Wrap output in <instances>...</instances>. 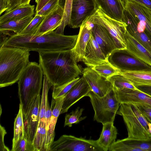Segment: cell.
I'll use <instances>...</instances> for the list:
<instances>
[{
  "label": "cell",
  "instance_id": "603a6c76",
  "mask_svg": "<svg viewBox=\"0 0 151 151\" xmlns=\"http://www.w3.org/2000/svg\"><path fill=\"white\" fill-rule=\"evenodd\" d=\"M126 49L137 57L151 66V52L136 40L127 30Z\"/></svg>",
  "mask_w": 151,
  "mask_h": 151
},
{
  "label": "cell",
  "instance_id": "d6a6232c",
  "mask_svg": "<svg viewBox=\"0 0 151 151\" xmlns=\"http://www.w3.org/2000/svg\"><path fill=\"white\" fill-rule=\"evenodd\" d=\"M84 109H80L77 107L74 111L69 114H67L65 116V121L64 126H68L69 127L72 126L73 124H77L79 122L85 119L86 116L81 117Z\"/></svg>",
  "mask_w": 151,
  "mask_h": 151
},
{
  "label": "cell",
  "instance_id": "f546056e",
  "mask_svg": "<svg viewBox=\"0 0 151 151\" xmlns=\"http://www.w3.org/2000/svg\"><path fill=\"white\" fill-rule=\"evenodd\" d=\"M90 67L106 79L120 72L119 70L111 65L109 62Z\"/></svg>",
  "mask_w": 151,
  "mask_h": 151
},
{
  "label": "cell",
  "instance_id": "4fadbf2b",
  "mask_svg": "<svg viewBox=\"0 0 151 151\" xmlns=\"http://www.w3.org/2000/svg\"><path fill=\"white\" fill-rule=\"evenodd\" d=\"M122 2L124 9L144 28L151 39V11L145 6L129 0Z\"/></svg>",
  "mask_w": 151,
  "mask_h": 151
},
{
  "label": "cell",
  "instance_id": "7a4b0ae2",
  "mask_svg": "<svg viewBox=\"0 0 151 151\" xmlns=\"http://www.w3.org/2000/svg\"><path fill=\"white\" fill-rule=\"evenodd\" d=\"M78 35H65L54 31L43 35L14 34L10 36L0 47H11L40 52L72 50Z\"/></svg>",
  "mask_w": 151,
  "mask_h": 151
},
{
  "label": "cell",
  "instance_id": "c3c4849f",
  "mask_svg": "<svg viewBox=\"0 0 151 151\" xmlns=\"http://www.w3.org/2000/svg\"><path fill=\"white\" fill-rule=\"evenodd\" d=\"M4 0L5 1L7 2L8 3L9 0Z\"/></svg>",
  "mask_w": 151,
  "mask_h": 151
},
{
  "label": "cell",
  "instance_id": "7bdbcfd3",
  "mask_svg": "<svg viewBox=\"0 0 151 151\" xmlns=\"http://www.w3.org/2000/svg\"><path fill=\"white\" fill-rule=\"evenodd\" d=\"M136 87L140 91L151 96V86H140Z\"/></svg>",
  "mask_w": 151,
  "mask_h": 151
},
{
  "label": "cell",
  "instance_id": "ba28073f",
  "mask_svg": "<svg viewBox=\"0 0 151 151\" xmlns=\"http://www.w3.org/2000/svg\"><path fill=\"white\" fill-rule=\"evenodd\" d=\"M108 62L121 72L151 71V66L138 58L126 48L116 49L108 58Z\"/></svg>",
  "mask_w": 151,
  "mask_h": 151
},
{
  "label": "cell",
  "instance_id": "ffe728a7",
  "mask_svg": "<svg viewBox=\"0 0 151 151\" xmlns=\"http://www.w3.org/2000/svg\"><path fill=\"white\" fill-rule=\"evenodd\" d=\"M64 7L60 4L45 17L35 35H43L56 30L61 24L64 14Z\"/></svg>",
  "mask_w": 151,
  "mask_h": 151
},
{
  "label": "cell",
  "instance_id": "d590c367",
  "mask_svg": "<svg viewBox=\"0 0 151 151\" xmlns=\"http://www.w3.org/2000/svg\"><path fill=\"white\" fill-rule=\"evenodd\" d=\"M13 151H35L33 144L29 142L25 136H21Z\"/></svg>",
  "mask_w": 151,
  "mask_h": 151
},
{
  "label": "cell",
  "instance_id": "6da1fadb",
  "mask_svg": "<svg viewBox=\"0 0 151 151\" xmlns=\"http://www.w3.org/2000/svg\"><path fill=\"white\" fill-rule=\"evenodd\" d=\"M38 53L43 75L53 87L68 83L82 74L71 50Z\"/></svg>",
  "mask_w": 151,
  "mask_h": 151
},
{
  "label": "cell",
  "instance_id": "60d3db41",
  "mask_svg": "<svg viewBox=\"0 0 151 151\" xmlns=\"http://www.w3.org/2000/svg\"><path fill=\"white\" fill-rule=\"evenodd\" d=\"M21 0H9L8 9L6 12H10L20 5Z\"/></svg>",
  "mask_w": 151,
  "mask_h": 151
},
{
  "label": "cell",
  "instance_id": "7c38bea8",
  "mask_svg": "<svg viewBox=\"0 0 151 151\" xmlns=\"http://www.w3.org/2000/svg\"><path fill=\"white\" fill-rule=\"evenodd\" d=\"M122 21L127 24V30L129 33L151 52V39L144 28L125 9L124 12Z\"/></svg>",
  "mask_w": 151,
  "mask_h": 151
},
{
  "label": "cell",
  "instance_id": "9c48e42d",
  "mask_svg": "<svg viewBox=\"0 0 151 151\" xmlns=\"http://www.w3.org/2000/svg\"><path fill=\"white\" fill-rule=\"evenodd\" d=\"M106 151L97 140L63 135L51 145L49 151Z\"/></svg>",
  "mask_w": 151,
  "mask_h": 151
},
{
  "label": "cell",
  "instance_id": "484cf974",
  "mask_svg": "<svg viewBox=\"0 0 151 151\" xmlns=\"http://www.w3.org/2000/svg\"><path fill=\"white\" fill-rule=\"evenodd\" d=\"M135 86H151V71H139L119 73Z\"/></svg>",
  "mask_w": 151,
  "mask_h": 151
},
{
  "label": "cell",
  "instance_id": "52a82bcc",
  "mask_svg": "<svg viewBox=\"0 0 151 151\" xmlns=\"http://www.w3.org/2000/svg\"><path fill=\"white\" fill-rule=\"evenodd\" d=\"M87 20L91 23L104 27L113 38L117 49L126 48L125 34L127 25L125 22L111 18L99 7Z\"/></svg>",
  "mask_w": 151,
  "mask_h": 151
},
{
  "label": "cell",
  "instance_id": "8fae6325",
  "mask_svg": "<svg viewBox=\"0 0 151 151\" xmlns=\"http://www.w3.org/2000/svg\"><path fill=\"white\" fill-rule=\"evenodd\" d=\"M82 74L88 84L91 91L100 97L104 96L113 89L110 81L90 67L84 68Z\"/></svg>",
  "mask_w": 151,
  "mask_h": 151
},
{
  "label": "cell",
  "instance_id": "4316f807",
  "mask_svg": "<svg viewBox=\"0 0 151 151\" xmlns=\"http://www.w3.org/2000/svg\"><path fill=\"white\" fill-rule=\"evenodd\" d=\"M33 16L20 20L10 21L0 24V31L13 32L19 34L26 27L34 18Z\"/></svg>",
  "mask_w": 151,
  "mask_h": 151
},
{
  "label": "cell",
  "instance_id": "8d00e7d4",
  "mask_svg": "<svg viewBox=\"0 0 151 151\" xmlns=\"http://www.w3.org/2000/svg\"><path fill=\"white\" fill-rule=\"evenodd\" d=\"M60 0H50L36 14L45 17L57 7L59 5Z\"/></svg>",
  "mask_w": 151,
  "mask_h": 151
},
{
  "label": "cell",
  "instance_id": "b9f144b4",
  "mask_svg": "<svg viewBox=\"0 0 151 151\" xmlns=\"http://www.w3.org/2000/svg\"><path fill=\"white\" fill-rule=\"evenodd\" d=\"M122 2L127 0H121ZM141 4L151 11V0H129Z\"/></svg>",
  "mask_w": 151,
  "mask_h": 151
},
{
  "label": "cell",
  "instance_id": "44dd1931",
  "mask_svg": "<svg viewBox=\"0 0 151 151\" xmlns=\"http://www.w3.org/2000/svg\"><path fill=\"white\" fill-rule=\"evenodd\" d=\"M65 96L53 99L51 107L52 109L50 118L48 129L46 133L45 144V151H49L51 145L54 141L55 136V129L58 118L60 114Z\"/></svg>",
  "mask_w": 151,
  "mask_h": 151
},
{
  "label": "cell",
  "instance_id": "1f68e13d",
  "mask_svg": "<svg viewBox=\"0 0 151 151\" xmlns=\"http://www.w3.org/2000/svg\"><path fill=\"white\" fill-rule=\"evenodd\" d=\"M73 0H65L64 12L63 19L60 25L54 31L56 33L64 35V31L66 25H69Z\"/></svg>",
  "mask_w": 151,
  "mask_h": 151
},
{
  "label": "cell",
  "instance_id": "5b68a950",
  "mask_svg": "<svg viewBox=\"0 0 151 151\" xmlns=\"http://www.w3.org/2000/svg\"><path fill=\"white\" fill-rule=\"evenodd\" d=\"M117 114L122 116L128 132L127 138L142 140L151 139L149 123L137 106L121 104Z\"/></svg>",
  "mask_w": 151,
  "mask_h": 151
},
{
  "label": "cell",
  "instance_id": "7dc6e473",
  "mask_svg": "<svg viewBox=\"0 0 151 151\" xmlns=\"http://www.w3.org/2000/svg\"><path fill=\"white\" fill-rule=\"evenodd\" d=\"M40 0H35V2L37 3Z\"/></svg>",
  "mask_w": 151,
  "mask_h": 151
},
{
  "label": "cell",
  "instance_id": "9a60e30c",
  "mask_svg": "<svg viewBox=\"0 0 151 151\" xmlns=\"http://www.w3.org/2000/svg\"><path fill=\"white\" fill-rule=\"evenodd\" d=\"M91 91L90 88L83 76L65 95L60 114L67 112L73 105Z\"/></svg>",
  "mask_w": 151,
  "mask_h": 151
},
{
  "label": "cell",
  "instance_id": "30bf717a",
  "mask_svg": "<svg viewBox=\"0 0 151 151\" xmlns=\"http://www.w3.org/2000/svg\"><path fill=\"white\" fill-rule=\"evenodd\" d=\"M96 0H73L69 25L80 27L98 8Z\"/></svg>",
  "mask_w": 151,
  "mask_h": 151
},
{
  "label": "cell",
  "instance_id": "7402d4cb",
  "mask_svg": "<svg viewBox=\"0 0 151 151\" xmlns=\"http://www.w3.org/2000/svg\"><path fill=\"white\" fill-rule=\"evenodd\" d=\"M99 7L108 16L115 20L123 22L125 9L121 0H96Z\"/></svg>",
  "mask_w": 151,
  "mask_h": 151
},
{
  "label": "cell",
  "instance_id": "ab89813d",
  "mask_svg": "<svg viewBox=\"0 0 151 151\" xmlns=\"http://www.w3.org/2000/svg\"><path fill=\"white\" fill-rule=\"evenodd\" d=\"M147 122L151 124V108L142 106H137Z\"/></svg>",
  "mask_w": 151,
  "mask_h": 151
},
{
  "label": "cell",
  "instance_id": "e575fe53",
  "mask_svg": "<svg viewBox=\"0 0 151 151\" xmlns=\"http://www.w3.org/2000/svg\"><path fill=\"white\" fill-rule=\"evenodd\" d=\"M45 17L35 14L33 18L29 24L19 34L35 35Z\"/></svg>",
  "mask_w": 151,
  "mask_h": 151
},
{
  "label": "cell",
  "instance_id": "74e56055",
  "mask_svg": "<svg viewBox=\"0 0 151 151\" xmlns=\"http://www.w3.org/2000/svg\"><path fill=\"white\" fill-rule=\"evenodd\" d=\"M52 109L50 108L48 100V97L47 98L46 101V111L45 115V123L46 133L48 129V126L50 119L52 115Z\"/></svg>",
  "mask_w": 151,
  "mask_h": 151
},
{
  "label": "cell",
  "instance_id": "d4e9b609",
  "mask_svg": "<svg viewBox=\"0 0 151 151\" xmlns=\"http://www.w3.org/2000/svg\"><path fill=\"white\" fill-rule=\"evenodd\" d=\"M102 125L101 133L97 140L99 144L107 151L116 141L117 129L114 126V122H107Z\"/></svg>",
  "mask_w": 151,
  "mask_h": 151
},
{
  "label": "cell",
  "instance_id": "f6af8a7d",
  "mask_svg": "<svg viewBox=\"0 0 151 151\" xmlns=\"http://www.w3.org/2000/svg\"><path fill=\"white\" fill-rule=\"evenodd\" d=\"M31 0H21L20 5H23L29 4Z\"/></svg>",
  "mask_w": 151,
  "mask_h": 151
},
{
  "label": "cell",
  "instance_id": "277c9868",
  "mask_svg": "<svg viewBox=\"0 0 151 151\" xmlns=\"http://www.w3.org/2000/svg\"><path fill=\"white\" fill-rule=\"evenodd\" d=\"M43 74L39 64L30 62L21 74L18 83V93L23 115L25 116L36 97L40 95Z\"/></svg>",
  "mask_w": 151,
  "mask_h": 151
},
{
  "label": "cell",
  "instance_id": "5bb4252c",
  "mask_svg": "<svg viewBox=\"0 0 151 151\" xmlns=\"http://www.w3.org/2000/svg\"><path fill=\"white\" fill-rule=\"evenodd\" d=\"M116 97L119 104H129L142 106L151 108V96L137 88L114 90Z\"/></svg>",
  "mask_w": 151,
  "mask_h": 151
},
{
  "label": "cell",
  "instance_id": "bcb514c9",
  "mask_svg": "<svg viewBox=\"0 0 151 151\" xmlns=\"http://www.w3.org/2000/svg\"><path fill=\"white\" fill-rule=\"evenodd\" d=\"M149 127L150 131L151 133V124L149 123Z\"/></svg>",
  "mask_w": 151,
  "mask_h": 151
},
{
  "label": "cell",
  "instance_id": "ac0fdd59",
  "mask_svg": "<svg viewBox=\"0 0 151 151\" xmlns=\"http://www.w3.org/2000/svg\"><path fill=\"white\" fill-rule=\"evenodd\" d=\"M92 34L102 51L108 58L111 53L117 49L113 38L103 27L93 24Z\"/></svg>",
  "mask_w": 151,
  "mask_h": 151
},
{
  "label": "cell",
  "instance_id": "83f0119b",
  "mask_svg": "<svg viewBox=\"0 0 151 151\" xmlns=\"http://www.w3.org/2000/svg\"><path fill=\"white\" fill-rule=\"evenodd\" d=\"M24 135L25 136L24 128L23 112L22 105L20 104L19 111L15 119L14 122L12 151L14 148L19 137Z\"/></svg>",
  "mask_w": 151,
  "mask_h": 151
},
{
  "label": "cell",
  "instance_id": "836d02e7",
  "mask_svg": "<svg viewBox=\"0 0 151 151\" xmlns=\"http://www.w3.org/2000/svg\"><path fill=\"white\" fill-rule=\"evenodd\" d=\"M78 77L71 81L62 85L53 87L52 97L53 99L65 96L77 83L80 78Z\"/></svg>",
  "mask_w": 151,
  "mask_h": 151
},
{
  "label": "cell",
  "instance_id": "cb8c5ba5",
  "mask_svg": "<svg viewBox=\"0 0 151 151\" xmlns=\"http://www.w3.org/2000/svg\"><path fill=\"white\" fill-rule=\"evenodd\" d=\"M35 6L29 4L20 5L0 17V24L14 20H20L33 16Z\"/></svg>",
  "mask_w": 151,
  "mask_h": 151
},
{
  "label": "cell",
  "instance_id": "e0dca14e",
  "mask_svg": "<svg viewBox=\"0 0 151 151\" xmlns=\"http://www.w3.org/2000/svg\"><path fill=\"white\" fill-rule=\"evenodd\" d=\"M83 62L87 67H91L108 62L91 33L86 46Z\"/></svg>",
  "mask_w": 151,
  "mask_h": 151
},
{
  "label": "cell",
  "instance_id": "ee69618b",
  "mask_svg": "<svg viewBox=\"0 0 151 151\" xmlns=\"http://www.w3.org/2000/svg\"><path fill=\"white\" fill-rule=\"evenodd\" d=\"M50 0H40L37 3L36 8V11L37 12L39 11Z\"/></svg>",
  "mask_w": 151,
  "mask_h": 151
},
{
  "label": "cell",
  "instance_id": "4dcf8cb0",
  "mask_svg": "<svg viewBox=\"0 0 151 151\" xmlns=\"http://www.w3.org/2000/svg\"><path fill=\"white\" fill-rule=\"evenodd\" d=\"M121 140L132 147L140 151H151V139L147 140L132 139L126 138Z\"/></svg>",
  "mask_w": 151,
  "mask_h": 151
},
{
  "label": "cell",
  "instance_id": "f35d334b",
  "mask_svg": "<svg viewBox=\"0 0 151 151\" xmlns=\"http://www.w3.org/2000/svg\"><path fill=\"white\" fill-rule=\"evenodd\" d=\"M0 149L1 151H10L9 149L6 147L4 142V137L6 134V132L4 127L0 125Z\"/></svg>",
  "mask_w": 151,
  "mask_h": 151
},
{
  "label": "cell",
  "instance_id": "2e32d148",
  "mask_svg": "<svg viewBox=\"0 0 151 151\" xmlns=\"http://www.w3.org/2000/svg\"><path fill=\"white\" fill-rule=\"evenodd\" d=\"M40 95H38L31 105L27 114L24 116L25 134L27 139L32 143L37 132L41 101Z\"/></svg>",
  "mask_w": 151,
  "mask_h": 151
},
{
  "label": "cell",
  "instance_id": "f1b7e54d",
  "mask_svg": "<svg viewBox=\"0 0 151 151\" xmlns=\"http://www.w3.org/2000/svg\"><path fill=\"white\" fill-rule=\"evenodd\" d=\"M106 80L111 83L114 90L137 89L127 78L119 73L109 77Z\"/></svg>",
  "mask_w": 151,
  "mask_h": 151
},
{
  "label": "cell",
  "instance_id": "8992f818",
  "mask_svg": "<svg viewBox=\"0 0 151 151\" xmlns=\"http://www.w3.org/2000/svg\"><path fill=\"white\" fill-rule=\"evenodd\" d=\"M87 96L90 98L94 111V120L102 124L114 122L120 104L113 89L102 97L99 96L92 91Z\"/></svg>",
  "mask_w": 151,
  "mask_h": 151
},
{
  "label": "cell",
  "instance_id": "d6986e66",
  "mask_svg": "<svg viewBox=\"0 0 151 151\" xmlns=\"http://www.w3.org/2000/svg\"><path fill=\"white\" fill-rule=\"evenodd\" d=\"M93 24L87 20L80 27L76 45L71 50L77 62L83 61L87 45L90 39Z\"/></svg>",
  "mask_w": 151,
  "mask_h": 151
},
{
  "label": "cell",
  "instance_id": "3957f363",
  "mask_svg": "<svg viewBox=\"0 0 151 151\" xmlns=\"http://www.w3.org/2000/svg\"><path fill=\"white\" fill-rule=\"evenodd\" d=\"M30 51L21 48L0 47V87L11 86L19 80L30 62Z\"/></svg>",
  "mask_w": 151,
  "mask_h": 151
}]
</instances>
